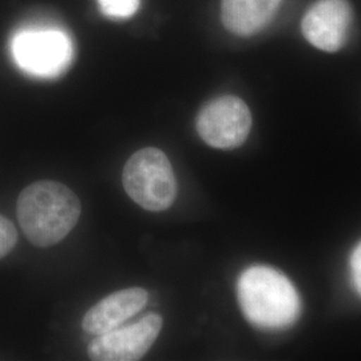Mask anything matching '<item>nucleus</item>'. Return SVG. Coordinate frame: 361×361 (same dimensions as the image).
<instances>
[{"mask_svg": "<svg viewBox=\"0 0 361 361\" xmlns=\"http://www.w3.org/2000/svg\"><path fill=\"white\" fill-rule=\"evenodd\" d=\"M80 201L71 189L55 180H39L20 193L18 221L31 244L49 247L61 243L80 217Z\"/></svg>", "mask_w": 361, "mask_h": 361, "instance_id": "1", "label": "nucleus"}, {"mask_svg": "<svg viewBox=\"0 0 361 361\" xmlns=\"http://www.w3.org/2000/svg\"><path fill=\"white\" fill-rule=\"evenodd\" d=\"M237 296L247 322L261 329H284L300 314L296 288L281 271L271 267L247 268L238 279Z\"/></svg>", "mask_w": 361, "mask_h": 361, "instance_id": "2", "label": "nucleus"}, {"mask_svg": "<svg viewBox=\"0 0 361 361\" xmlns=\"http://www.w3.org/2000/svg\"><path fill=\"white\" fill-rule=\"evenodd\" d=\"M122 180L130 198L150 212L166 210L177 195V180L168 155L155 147L131 155L123 168Z\"/></svg>", "mask_w": 361, "mask_h": 361, "instance_id": "3", "label": "nucleus"}, {"mask_svg": "<svg viewBox=\"0 0 361 361\" xmlns=\"http://www.w3.org/2000/svg\"><path fill=\"white\" fill-rule=\"evenodd\" d=\"M73 52L71 38L59 27H26L11 39L15 63L32 77H59L71 63Z\"/></svg>", "mask_w": 361, "mask_h": 361, "instance_id": "4", "label": "nucleus"}, {"mask_svg": "<svg viewBox=\"0 0 361 361\" xmlns=\"http://www.w3.org/2000/svg\"><path fill=\"white\" fill-rule=\"evenodd\" d=\"M252 129V114L245 102L225 95L213 99L197 116V131L216 149H234L245 142Z\"/></svg>", "mask_w": 361, "mask_h": 361, "instance_id": "5", "label": "nucleus"}, {"mask_svg": "<svg viewBox=\"0 0 361 361\" xmlns=\"http://www.w3.org/2000/svg\"><path fill=\"white\" fill-rule=\"evenodd\" d=\"M162 325L159 314L149 313L137 323L97 336L89 345V356L97 361L140 360L154 344Z\"/></svg>", "mask_w": 361, "mask_h": 361, "instance_id": "6", "label": "nucleus"}, {"mask_svg": "<svg viewBox=\"0 0 361 361\" xmlns=\"http://www.w3.org/2000/svg\"><path fill=\"white\" fill-rule=\"evenodd\" d=\"M352 10L347 0H319L302 19V34L314 47L338 51L347 42Z\"/></svg>", "mask_w": 361, "mask_h": 361, "instance_id": "7", "label": "nucleus"}, {"mask_svg": "<svg viewBox=\"0 0 361 361\" xmlns=\"http://www.w3.org/2000/svg\"><path fill=\"white\" fill-rule=\"evenodd\" d=\"M147 292L142 288H129L111 293L95 304L85 314L82 326L90 335H104L121 326L145 308Z\"/></svg>", "mask_w": 361, "mask_h": 361, "instance_id": "8", "label": "nucleus"}, {"mask_svg": "<svg viewBox=\"0 0 361 361\" xmlns=\"http://www.w3.org/2000/svg\"><path fill=\"white\" fill-rule=\"evenodd\" d=\"M281 0H222L221 19L238 37H252L269 25Z\"/></svg>", "mask_w": 361, "mask_h": 361, "instance_id": "9", "label": "nucleus"}, {"mask_svg": "<svg viewBox=\"0 0 361 361\" xmlns=\"http://www.w3.org/2000/svg\"><path fill=\"white\" fill-rule=\"evenodd\" d=\"M101 11L114 19H128L138 11L141 0H98Z\"/></svg>", "mask_w": 361, "mask_h": 361, "instance_id": "10", "label": "nucleus"}, {"mask_svg": "<svg viewBox=\"0 0 361 361\" xmlns=\"http://www.w3.org/2000/svg\"><path fill=\"white\" fill-rule=\"evenodd\" d=\"M18 243V233L13 222L0 216V258L7 256Z\"/></svg>", "mask_w": 361, "mask_h": 361, "instance_id": "11", "label": "nucleus"}, {"mask_svg": "<svg viewBox=\"0 0 361 361\" xmlns=\"http://www.w3.org/2000/svg\"><path fill=\"white\" fill-rule=\"evenodd\" d=\"M350 276L356 290L361 296V243L355 247L350 256Z\"/></svg>", "mask_w": 361, "mask_h": 361, "instance_id": "12", "label": "nucleus"}]
</instances>
